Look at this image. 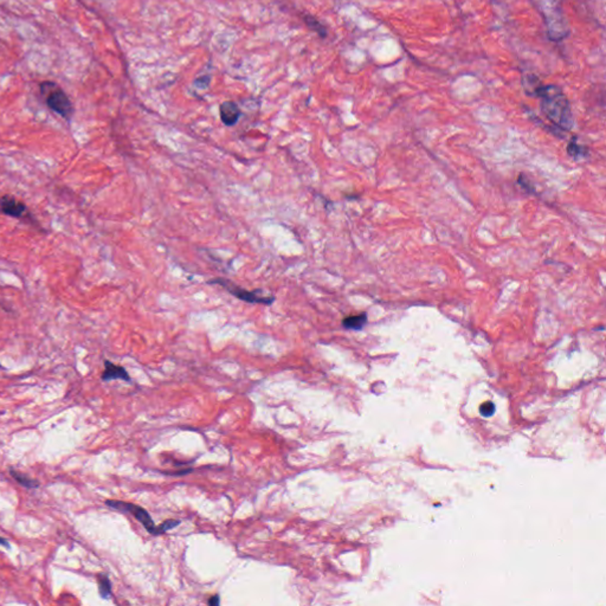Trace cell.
<instances>
[{
  "mask_svg": "<svg viewBox=\"0 0 606 606\" xmlns=\"http://www.w3.org/2000/svg\"><path fill=\"white\" fill-rule=\"evenodd\" d=\"M40 93L45 104L55 113L61 115L65 120H70L74 115V106L68 95L58 84L51 81L40 83Z\"/></svg>",
  "mask_w": 606,
  "mask_h": 606,
  "instance_id": "3",
  "label": "cell"
},
{
  "mask_svg": "<svg viewBox=\"0 0 606 606\" xmlns=\"http://www.w3.org/2000/svg\"><path fill=\"white\" fill-rule=\"evenodd\" d=\"M0 368H3V366H1V365H0Z\"/></svg>",
  "mask_w": 606,
  "mask_h": 606,
  "instance_id": "16",
  "label": "cell"
},
{
  "mask_svg": "<svg viewBox=\"0 0 606 606\" xmlns=\"http://www.w3.org/2000/svg\"><path fill=\"white\" fill-rule=\"evenodd\" d=\"M101 379L104 381L117 380V379L128 381V383L132 381L130 380V374H128L125 368L110 363L109 360L104 361V371L102 373V376H101Z\"/></svg>",
  "mask_w": 606,
  "mask_h": 606,
  "instance_id": "7",
  "label": "cell"
},
{
  "mask_svg": "<svg viewBox=\"0 0 606 606\" xmlns=\"http://www.w3.org/2000/svg\"><path fill=\"white\" fill-rule=\"evenodd\" d=\"M0 213L19 219L27 215V208L23 202H19L11 195H4L0 198Z\"/></svg>",
  "mask_w": 606,
  "mask_h": 606,
  "instance_id": "5",
  "label": "cell"
},
{
  "mask_svg": "<svg viewBox=\"0 0 606 606\" xmlns=\"http://www.w3.org/2000/svg\"><path fill=\"white\" fill-rule=\"evenodd\" d=\"M367 324V315L366 313L359 314V315L347 316L342 320V326L346 329H352V330H360L364 328V326Z\"/></svg>",
  "mask_w": 606,
  "mask_h": 606,
  "instance_id": "8",
  "label": "cell"
},
{
  "mask_svg": "<svg viewBox=\"0 0 606 606\" xmlns=\"http://www.w3.org/2000/svg\"><path fill=\"white\" fill-rule=\"evenodd\" d=\"M529 89L531 96H537L540 99V108L545 117L555 126L560 130H571L574 125V119L572 114L571 104L561 88L555 84L544 86L542 83L533 84L529 81V86H524Z\"/></svg>",
  "mask_w": 606,
  "mask_h": 606,
  "instance_id": "1",
  "label": "cell"
},
{
  "mask_svg": "<svg viewBox=\"0 0 606 606\" xmlns=\"http://www.w3.org/2000/svg\"><path fill=\"white\" fill-rule=\"evenodd\" d=\"M10 474L12 475L13 478L17 481L19 485L25 487V488L32 489V488H37V487H39L38 481L31 478V477L27 476L25 474H23V472H16L14 469H10Z\"/></svg>",
  "mask_w": 606,
  "mask_h": 606,
  "instance_id": "9",
  "label": "cell"
},
{
  "mask_svg": "<svg viewBox=\"0 0 606 606\" xmlns=\"http://www.w3.org/2000/svg\"><path fill=\"white\" fill-rule=\"evenodd\" d=\"M208 284L221 286L226 291H229L230 294L234 296L236 299L241 300L243 302L250 303V304L270 306V304H273L275 302V296H273V295H262L260 289L254 291H245L244 288L237 286L236 283L230 281L228 278H213L211 281H208Z\"/></svg>",
  "mask_w": 606,
  "mask_h": 606,
  "instance_id": "4",
  "label": "cell"
},
{
  "mask_svg": "<svg viewBox=\"0 0 606 606\" xmlns=\"http://www.w3.org/2000/svg\"><path fill=\"white\" fill-rule=\"evenodd\" d=\"M306 22H307V24H309V25L312 26L314 30L317 31V32L320 34L321 37H325L327 32H326L325 27H324V26L322 25H320V23L317 22V21H313L312 23L311 22V19H309V18L308 17L306 18Z\"/></svg>",
  "mask_w": 606,
  "mask_h": 606,
  "instance_id": "13",
  "label": "cell"
},
{
  "mask_svg": "<svg viewBox=\"0 0 606 606\" xmlns=\"http://www.w3.org/2000/svg\"><path fill=\"white\" fill-rule=\"evenodd\" d=\"M480 412L483 417H490L495 412V405L492 402H487L481 407Z\"/></svg>",
  "mask_w": 606,
  "mask_h": 606,
  "instance_id": "12",
  "label": "cell"
},
{
  "mask_svg": "<svg viewBox=\"0 0 606 606\" xmlns=\"http://www.w3.org/2000/svg\"><path fill=\"white\" fill-rule=\"evenodd\" d=\"M0 545L4 546L6 548H10V544L6 539H4V537H0Z\"/></svg>",
  "mask_w": 606,
  "mask_h": 606,
  "instance_id": "15",
  "label": "cell"
},
{
  "mask_svg": "<svg viewBox=\"0 0 606 606\" xmlns=\"http://www.w3.org/2000/svg\"><path fill=\"white\" fill-rule=\"evenodd\" d=\"M97 581H99V592H100L101 597L104 599L112 597V583L109 581L108 577L99 574Z\"/></svg>",
  "mask_w": 606,
  "mask_h": 606,
  "instance_id": "10",
  "label": "cell"
},
{
  "mask_svg": "<svg viewBox=\"0 0 606 606\" xmlns=\"http://www.w3.org/2000/svg\"><path fill=\"white\" fill-rule=\"evenodd\" d=\"M208 605L210 606H218L221 604V599L218 596H213V597L210 598L208 599Z\"/></svg>",
  "mask_w": 606,
  "mask_h": 606,
  "instance_id": "14",
  "label": "cell"
},
{
  "mask_svg": "<svg viewBox=\"0 0 606 606\" xmlns=\"http://www.w3.org/2000/svg\"><path fill=\"white\" fill-rule=\"evenodd\" d=\"M219 115L221 120L226 126L232 127L239 122V117L242 115L239 106L232 101H226L219 106Z\"/></svg>",
  "mask_w": 606,
  "mask_h": 606,
  "instance_id": "6",
  "label": "cell"
},
{
  "mask_svg": "<svg viewBox=\"0 0 606 606\" xmlns=\"http://www.w3.org/2000/svg\"><path fill=\"white\" fill-rule=\"evenodd\" d=\"M568 153L573 158H583L587 154V149L583 146H579L577 143V140L573 139L571 143H568Z\"/></svg>",
  "mask_w": 606,
  "mask_h": 606,
  "instance_id": "11",
  "label": "cell"
},
{
  "mask_svg": "<svg viewBox=\"0 0 606 606\" xmlns=\"http://www.w3.org/2000/svg\"><path fill=\"white\" fill-rule=\"evenodd\" d=\"M106 505L121 511V513H128L130 516H134L135 519L143 524L148 533H151L152 535H160L162 533L167 532L169 529H174L180 524L179 520H167L159 526H156L153 520H152L149 513L146 509H143V507L134 505V503L123 502V501H117V500H107Z\"/></svg>",
  "mask_w": 606,
  "mask_h": 606,
  "instance_id": "2",
  "label": "cell"
}]
</instances>
